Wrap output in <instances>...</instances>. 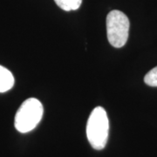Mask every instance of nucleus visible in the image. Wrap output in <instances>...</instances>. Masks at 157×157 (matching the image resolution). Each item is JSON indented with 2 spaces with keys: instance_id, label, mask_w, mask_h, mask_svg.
<instances>
[{
  "instance_id": "nucleus-3",
  "label": "nucleus",
  "mask_w": 157,
  "mask_h": 157,
  "mask_svg": "<svg viewBox=\"0 0 157 157\" xmlns=\"http://www.w3.org/2000/svg\"><path fill=\"white\" fill-rule=\"evenodd\" d=\"M130 22L122 11L113 10L107 16V34L108 42L115 48L126 45L128 39Z\"/></svg>"
},
{
  "instance_id": "nucleus-5",
  "label": "nucleus",
  "mask_w": 157,
  "mask_h": 157,
  "mask_svg": "<svg viewBox=\"0 0 157 157\" xmlns=\"http://www.w3.org/2000/svg\"><path fill=\"white\" fill-rule=\"evenodd\" d=\"M60 9L66 11H76L80 7L82 0H54Z\"/></svg>"
},
{
  "instance_id": "nucleus-4",
  "label": "nucleus",
  "mask_w": 157,
  "mask_h": 157,
  "mask_svg": "<svg viewBox=\"0 0 157 157\" xmlns=\"http://www.w3.org/2000/svg\"><path fill=\"white\" fill-rule=\"evenodd\" d=\"M14 85V77L12 73L2 66H0V93H6L12 88Z\"/></svg>"
},
{
  "instance_id": "nucleus-2",
  "label": "nucleus",
  "mask_w": 157,
  "mask_h": 157,
  "mask_svg": "<svg viewBox=\"0 0 157 157\" xmlns=\"http://www.w3.org/2000/svg\"><path fill=\"white\" fill-rule=\"evenodd\" d=\"M44 108L42 103L35 99L30 98L25 101L17 110L14 125L18 132L25 134L33 130L43 117Z\"/></svg>"
},
{
  "instance_id": "nucleus-1",
  "label": "nucleus",
  "mask_w": 157,
  "mask_h": 157,
  "mask_svg": "<svg viewBox=\"0 0 157 157\" xmlns=\"http://www.w3.org/2000/svg\"><path fill=\"white\" fill-rule=\"evenodd\" d=\"M109 134V121L106 110L96 107L90 114L86 124V136L90 145L101 150L107 145Z\"/></svg>"
},
{
  "instance_id": "nucleus-6",
  "label": "nucleus",
  "mask_w": 157,
  "mask_h": 157,
  "mask_svg": "<svg viewBox=\"0 0 157 157\" xmlns=\"http://www.w3.org/2000/svg\"><path fill=\"white\" fill-rule=\"evenodd\" d=\"M144 82L149 86L157 87V67L153 68L144 77Z\"/></svg>"
}]
</instances>
